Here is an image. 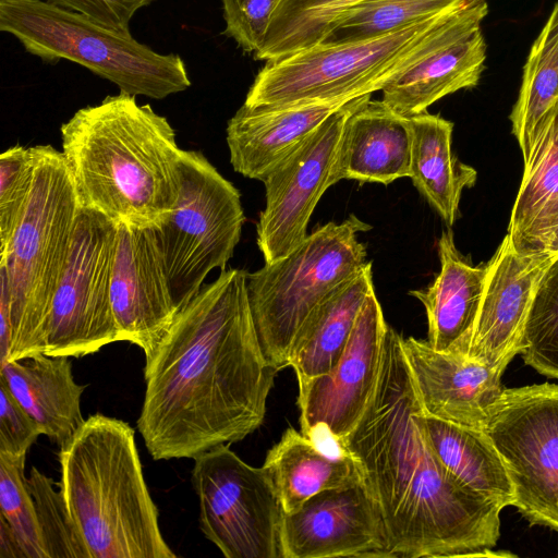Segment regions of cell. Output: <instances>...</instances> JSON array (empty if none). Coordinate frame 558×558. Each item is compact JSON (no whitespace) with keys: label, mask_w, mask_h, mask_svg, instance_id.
I'll return each mask as SVG.
<instances>
[{"label":"cell","mask_w":558,"mask_h":558,"mask_svg":"<svg viewBox=\"0 0 558 558\" xmlns=\"http://www.w3.org/2000/svg\"><path fill=\"white\" fill-rule=\"evenodd\" d=\"M246 276L221 270L145 355L137 428L153 459H194L263 424L278 371L260 347Z\"/></svg>","instance_id":"6da1fadb"},{"label":"cell","mask_w":558,"mask_h":558,"mask_svg":"<svg viewBox=\"0 0 558 558\" xmlns=\"http://www.w3.org/2000/svg\"><path fill=\"white\" fill-rule=\"evenodd\" d=\"M402 349L388 326L374 396L343 448L379 512L385 557H515L495 551L502 508L462 486L438 461Z\"/></svg>","instance_id":"7a4b0ae2"},{"label":"cell","mask_w":558,"mask_h":558,"mask_svg":"<svg viewBox=\"0 0 558 558\" xmlns=\"http://www.w3.org/2000/svg\"><path fill=\"white\" fill-rule=\"evenodd\" d=\"M120 92L61 125L62 154L82 206L117 225L159 226L180 191L183 149L166 117Z\"/></svg>","instance_id":"3957f363"},{"label":"cell","mask_w":558,"mask_h":558,"mask_svg":"<svg viewBox=\"0 0 558 558\" xmlns=\"http://www.w3.org/2000/svg\"><path fill=\"white\" fill-rule=\"evenodd\" d=\"M487 13V0H465L392 33L357 41L317 44L267 61L244 105L349 102L381 92L412 66L480 29Z\"/></svg>","instance_id":"277c9868"},{"label":"cell","mask_w":558,"mask_h":558,"mask_svg":"<svg viewBox=\"0 0 558 558\" xmlns=\"http://www.w3.org/2000/svg\"><path fill=\"white\" fill-rule=\"evenodd\" d=\"M60 489L90 558H173L143 475L134 429L100 413L59 452Z\"/></svg>","instance_id":"5b68a950"},{"label":"cell","mask_w":558,"mask_h":558,"mask_svg":"<svg viewBox=\"0 0 558 558\" xmlns=\"http://www.w3.org/2000/svg\"><path fill=\"white\" fill-rule=\"evenodd\" d=\"M33 150L31 196L11 239L0 250V317L11 328L8 361L45 353L51 302L82 207L62 151L50 145Z\"/></svg>","instance_id":"8992f818"},{"label":"cell","mask_w":558,"mask_h":558,"mask_svg":"<svg viewBox=\"0 0 558 558\" xmlns=\"http://www.w3.org/2000/svg\"><path fill=\"white\" fill-rule=\"evenodd\" d=\"M0 31L45 62L81 64L133 96L163 99L191 86L179 54L156 52L131 33L45 0H0Z\"/></svg>","instance_id":"52a82bcc"},{"label":"cell","mask_w":558,"mask_h":558,"mask_svg":"<svg viewBox=\"0 0 558 558\" xmlns=\"http://www.w3.org/2000/svg\"><path fill=\"white\" fill-rule=\"evenodd\" d=\"M371 226L354 214L330 221L286 256L247 272L246 288L263 352L279 372L290 365L295 338L315 308L366 262L360 231Z\"/></svg>","instance_id":"ba28073f"},{"label":"cell","mask_w":558,"mask_h":558,"mask_svg":"<svg viewBox=\"0 0 558 558\" xmlns=\"http://www.w3.org/2000/svg\"><path fill=\"white\" fill-rule=\"evenodd\" d=\"M244 221L238 189L202 153L183 150L178 199L153 228L178 311L199 292L210 271L226 269Z\"/></svg>","instance_id":"9c48e42d"},{"label":"cell","mask_w":558,"mask_h":558,"mask_svg":"<svg viewBox=\"0 0 558 558\" xmlns=\"http://www.w3.org/2000/svg\"><path fill=\"white\" fill-rule=\"evenodd\" d=\"M192 485L199 527L227 558H282L283 508L270 473L227 445L197 456Z\"/></svg>","instance_id":"30bf717a"},{"label":"cell","mask_w":558,"mask_h":558,"mask_svg":"<svg viewBox=\"0 0 558 558\" xmlns=\"http://www.w3.org/2000/svg\"><path fill=\"white\" fill-rule=\"evenodd\" d=\"M513 488V507L558 532V384L506 388L483 428Z\"/></svg>","instance_id":"8fae6325"},{"label":"cell","mask_w":558,"mask_h":558,"mask_svg":"<svg viewBox=\"0 0 558 558\" xmlns=\"http://www.w3.org/2000/svg\"><path fill=\"white\" fill-rule=\"evenodd\" d=\"M117 235V223L81 207L51 302L45 354L83 357L121 341L110 294Z\"/></svg>","instance_id":"7c38bea8"},{"label":"cell","mask_w":558,"mask_h":558,"mask_svg":"<svg viewBox=\"0 0 558 558\" xmlns=\"http://www.w3.org/2000/svg\"><path fill=\"white\" fill-rule=\"evenodd\" d=\"M388 326L372 290L335 368L299 387L301 433L328 452L341 451L374 396Z\"/></svg>","instance_id":"4fadbf2b"},{"label":"cell","mask_w":558,"mask_h":558,"mask_svg":"<svg viewBox=\"0 0 558 558\" xmlns=\"http://www.w3.org/2000/svg\"><path fill=\"white\" fill-rule=\"evenodd\" d=\"M360 97L329 116L262 181L266 203L256 223V242L265 263H272L307 236V225L331 173L345 121Z\"/></svg>","instance_id":"5bb4252c"},{"label":"cell","mask_w":558,"mask_h":558,"mask_svg":"<svg viewBox=\"0 0 558 558\" xmlns=\"http://www.w3.org/2000/svg\"><path fill=\"white\" fill-rule=\"evenodd\" d=\"M376 504L364 482L330 488L284 513L282 558L385 557Z\"/></svg>","instance_id":"9a60e30c"},{"label":"cell","mask_w":558,"mask_h":558,"mask_svg":"<svg viewBox=\"0 0 558 558\" xmlns=\"http://www.w3.org/2000/svg\"><path fill=\"white\" fill-rule=\"evenodd\" d=\"M110 294L121 341L147 355L178 313L153 228L118 225Z\"/></svg>","instance_id":"2e32d148"},{"label":"cell","mask_w":558,"mask_h":558,"mask_svg":"<svg viewBox=\"0 0 558 558\" xmlns=\"http://www.w3.org/2000/svg\"><path fill=\"white\" fill-rule=\"evenodd\" d=\"M556 255L515 251L509 234L492 259L468 356L507 368L520 354L525 322L545 270Z\"/></svg>","instance_id":"e0dca14e"},{"label":"cell","mask_w":558,"mask_h":558,"mask_svg":"<svg viewBox=\"0 0 558 558\" xmlns=\"http://www.w3.org/2000/svg\"><path fill=\"white\" fill-rule=\"evenodd\" d=\"M402 349L425 414L483 429L502 391L506 368L487 366L468 355L437 351L427 341L402 337Z\"/></svg>","instance_id":"ac0fdd59"},{"label":"cell","mask_w":558,"mask_h":558,"mask_svg":"<svg viewBox=\"0 0 558 558\" xmlns=\"http://www.w3.org/2000/svg\"><path fill=\"white\" fill-rule=\"evenodd\" d=\"M345 104L336 100L274 107H248L243 104L226 129L230 163L243 177L263 181Z\"/></svg>","instance_id":"d6986e66"},{"label":"cell","mask_w":558,"mask_h":558,"mask_svg":"<svg viewBox=\"0 0 558 558\" xmlns=\"http://www.w3.org/2000/svg\"><path fill=\"white\" fill-rule=\"evenodd\" d=\"M371 96L360 97L345 121L331 173L333 184L345 179L388 185L410 178L409 117Z\"/></svg>","instance_id":"ffe728a7"},{"label":"cell","mask_w":558,"mask_h":558,"mask_svg":"<svg viewBox=\"0 0 558 558\" xmlns=\"http://www.w3.org/2000/svg\"><path fill=\"white\" fill-rule=\"evenodd\" d=\"M438 255L440 270L434 281L409 294L425 308L429 345L437 351L468 355L483 296L487 264H470L456 247L451 230L441 233Z\"/></svg>","instance_id":"44dd1931"},{"label":"cell","mask_w":558,"mask_h":558,"mask_svg":"<svg viewBox=\"0 0 558 558\" xmlns=\"http://www.w3.org/2000/svg\"><path fill=\"white\" fill-rule=\"evenodd\" d=\"M0 379L51 441L65 447L85 423L69 356L38 353L0 363Z\"/></svg>","instance_id":"7402d4cb"},{"label":"cell","mask_w":558,"mask_h":558,"mask_svg":"<svg viewBox=\"0 0 558 558\" xmlns=\"http://www.w3.org/2000/svg\"><path fill=\"white\" fill-rule=\"evenodd\" d=\"M372 290V263H366L311 314L295 338L290 356L289 366L295 372L299 387L335 368Z\"/></svg>","instance_id":"603a6c76"},{"label":"cell","mask_w":558,"mask_h":558,"mask_svg":"<svg viewBox=\"0 0 558 558\" xmlns=\"http://www.w3.org/2000/svg\"><path fill=\"white\" fill-rule=\"evenodd\" d=\"M485 60L486 43L480 28L392 80L381 89V100L404 117L425 112L445 96L475 87Z\"/></svg>","instance_id":"cb8c5ba5"},{"label":"cell","mask_w":558,"mask_h":558,"mask_svg":"<svg viewBox=\"0 0 558 558\" xmlns=\"http://www.w3.org/2000/svg\"><path fill=\"white\" fill-rule=\"evenodd\" d=\"M263 466L271 475L284 513L298 510L319 492L364 482L351 454L328 453L292 427L269 449Z\"/></svg>","instance_id":"d4e9b609"},{"label":"cell","mask_w":558,"mask_h":558,"mask_svg":"<svg viewBox=\"0 0 558 558\" xmlns=\"http://www.w3.org/2000/svg\"><path fill=\"white\" fill-rule=\"evenodd\" d=\"M425 438L441 465L466 489L498 504L513 505V488L504 461L484 429L418 413Z\"/></svg>","instance_id":"484cf974"},{"label":"cell","mask_w":558,"mask_h":558,"mask_svg":"<svg viewBox=\"0 0 558 558\" xmlns=\"http://www.w3.org/2000/svg\"><path fill=\"white\" fill-rule=\"evenodd\" d=\"M409 123L410 179L442 220L452 226L459 214L462 191L475 184L477 173L453 155L451 121L425 111L409 117Z\"/></svg>","instance_id":"4316f807"},{"label":"cell","mask_w":558,"mask_h":558,"mask_svg":"<svg viewBox=\"0 0 558 558\" xmlns=\"http://www.w3.org/2000/svg\"><path fill=\"white\" fill-rule=\"evenodd\" d=\"M558 213V100L549 110L524 162L508 234L517 252L526 254Z\"/></svg>","instance_id":"83f0119b"},{"label":"cell","mask_w":558,"mask_h":558,"mask_svg":"<svg viewBox=\"0 0 558 558\" xmlns=\"http://www.w3.org/2000/svg\"><path fill=\"white\" fill-rule=\"evenodd\" d=\"M558 100V1L533 43L523 68L518 99L510 113L525 162L551 107Z\"/></svg>","instance_id":"f1b7e54d"},{"label":"cell","mask_w":558,"mask_h":558,"mask_svg":"<svg viewBox=\"0 0 558 558\" xmlns=\"http://www.w3.org/2000/svg\"><path fill=\"white\" fill-rule=\"evenodd\" d=\"M365 0H279L254 58L271 61L312 47L351 9Z\"/></svg>","instance_id":"f546056e"},{"label":"cell","mask_w":558,"mask_h":558,"mask_svg":"<svg viewBox=\"0 0 558 558\" xmlns=\"http://www.w3.org/2000/svg\"><path fill=\"white\" fill-rule=\"evenodd\" d=\"M463 1L365 0L336 22L318 44H342L381 36L446 12Z\"/></svg>","instance_id":"4dcf8cb0"},{"label":"cell","mask_w":558,"mask_h":558,"mask_svg":"<svg viewBox=\"0 0 558 558\" xmlns=\"http://www.w3.org/2000/svg\"><path fill=\"white\" fill-rule=\"evenodd\" d=\"M520 354L539 374L558 379V255L541 278L522 335Z\"/></svg>","instance_id":"1f68e13d"},{"label":"cell","mask_w":558,"mask_h":558,"mask_svg":"<svg viewBox=\"0 0 558 558\" xmlns=\"http://www.w3.org/2000/svg\"><path fill=\"white\" fill-rule=\"evenodd\" d=\"M27 487L32 495L46 558H90L87 545L66 506L62 490L32 466Z\"/></svg>","instance_id":"d6a6232c"},{"label":"cell","mask_w":558,"mask_h":558,"mask_svg":"<svg viewBox=\"0 0 558 558\" xmlns=\"http://www.w3.org/2000/svg\"><path fill=\"white\" fill-rule=\"evenodd\" d=\"M26 456L0 453V518L15 534L26 558H46L34 501L24 474Z\"/></svg>","instance_id":"836d02e7"},{"label":"cell","mask_w":558,"mask_h":558,"mask_svg":"<svg viewBox=\"0 0 558 558\" xmlns=\"http://www.w3.org/2000/svg\"><path fill=\"white\" fill-rule=\"evenodd\" d=\"M35 173L33 147L14 145L0 156V250L11 239L27 206Z\"/></svg>","instance_id":"e575fe53"},{"label":"cell","mask_w":558,"mask_h":558,"mask_svg":"<svg viewBox=\"0 0 558 558\" xmlns=\"http://www.w3.org/2000/svg\"><path fill=\"white\" fill-rule=\"evenodd\" d=\"M279 0H222L225 34L247 53H255L265 39Z\"/></svg>","instance_id":"d590c367"},{"label":"cell","mask_w":558,"mask_h":558,"mask_svg":"<svg viewBox=\"0 0 558 558\" xmlns=\"http://www.w3.org/2000/svg\"><path fill=\"white\" fill-rule=\"evenodd\" d=\"M43 432L0 379V453L22 457Z\"/></svg>","instance_id":"8d00e7d4"},{"label":"cell","mask_w":558,"mask_h":558,"mask_svg":"<svg viewBox=\"0 0 558 558\" xmlns=\"http://www.w3.org/2000/svg\"><path fill=\"white\" fill-rule=\"evenodd\" d=\"M61 9L80 13L107 27L130 33L136 11L155 0H45Z\"/></svg>","instance_id":"74e56055"},{"label":"cell","mask_w":558,"mask_h":558,"mask_svg":"<svg viewBox=\"0 0 558 558\" xmlns=\"http://www.w3.org/2000/svg\"><path fill=\"white\" fill-rule=\"evenodd\" d=\"M530 253H549L556 256L558 255V213L538 235Z\"/></svg>","instance_id":"f35d334b"},{"label":"cell","mask_w":558,"mask_h":558,"mask_svg":"<svg viewBox=\"0 0 558 558\" xmlns=\"http://www.w3.org/2000/svg\"><path fill=\"white\" fill-rule=\"evenodd\" d=\"M0 558H26L15 534L2 518H0Z\"/></svg>","instance_id":"ab89813d"}]
</instances>
